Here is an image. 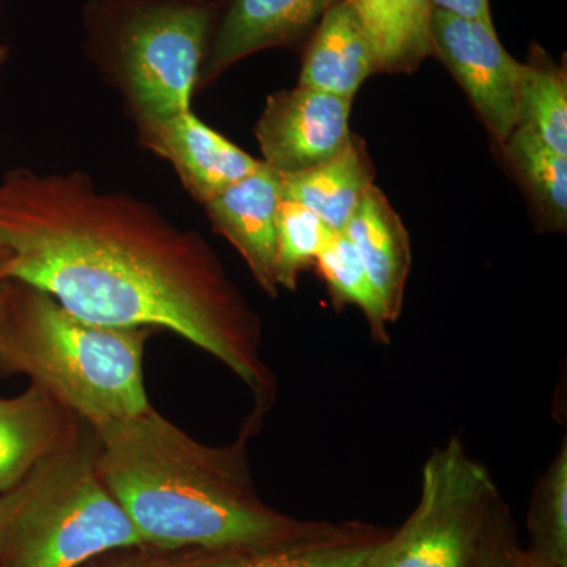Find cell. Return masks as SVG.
Returning <instances> with one entry per match:
<instances>
[{
    "label": "cell",
    "mask_w": 567,
    "mask_h": 567,
    "mask_svg": "<svg viewBox=\"0 0 567 567\" xmlns=\"http://www.w3.org/2000/svg\"><path fill=\"white\" fill-rule=\"evenodd\" d=\"M10 292V281H0V320H2L3 309H6L7 297Z\"/></svg>",
    "instance_id": "4316f807"
},
{
    "label": "cell",
    "mask_w": 567,
    "mask_h": 567,
    "mask_svg": "<svg viewBox=\"0 0 567 567\" xmlns=\"http://www.w3.org/2000/svg\"><path fill=\"white\" fill-rule=\"evenodd\" d=\"M499 498L487 466L453 439L423 466L416 509L391 533L379 567H473L488 511Z\"/></svg>",
    "instance_id": "8992f818"
},
{
    "label": "cell",
    "mask_w": 567,
    "mask_h": 567,
    "mask_svg": "<svg viewBox=\"0 0 567 567\" xmlns=\"http://www.w3.org/2000/svg\"><path fill=\"white\" fill-rule=\"evenodd\" d=\"M432 55L451 71L484 126L503 144L517 126L522 63L507 54L494 25L434 10Z\"/></svg>",
    "instance_id": "52a82bcc"
},
{
    "label": "cell",
    "mask_w": 567,
    "mask_h": 567,
    "mask_svg": "<svg viewBox=\"0 0 567 567\" xmlns=\"http://www.w3.org/2000/svg\"><path fill=\"white\" fill-rule=\"evenodd\" d=\"M81 567H181L174 551L142 546L107 551Z\"/></svg>",
    "instance_id": "cb8c5ba5"
},
{
    "label": "cell",
    "mask_w": 567,
    "mask_h": 567,
    "mask_svg": "<svg viewBox=\"0 0 567 567\" xmlns=\"http://www.w3.org/2000/svg\"><path fill=\"white\" fill-rule=\"evenodd\" d=\"M212 20V7L194 0L93 3V35L117 66L140 125L192 111Z\"/></svg>",
    "instance_id": "5b68a950"
},
{
    "label": "cell",
    "mask_w": 567,
    "mask_h": 567,
    "mask_svg": "<svg viewBox=\"0 0 567 567\" xmlns=\"http://www.w3.org/2000/svg\"><path fill=\"white\" fill-rule=\"evenodd\" d=\"M352 102L303 85L268 96L256 126L262 162L279 174L327 162L352 136Z\"/></svg>",
    "instance_id": "ba28073f"
},
{
    "label": "cell",
    "mask_w": 567,
    "mask_h": 567,
    "mask_svg": "<svg viewBox=\"0 0 567 567\" xmlns=\"http://www.w3.org/2000/svg\"><path fill=\"white\" fill-rule=\"evenodd\" d=\"M0 281L43 290L87 322L182 336L252 391L254 427L274 405L259 316L212 246L151 204L82 173L17 171L0 182Z\"/></svg>",
    "instance_id": "6da1fadb"
},
{
    "label": "cell",
    "mask_w": 567,
    "mask_h": 567,
    "mask_svg": "<svg viewBox=\"0 0 567 567\" xmlns=\"http://www.w3.org/2000/svg\"><path fill=\"white\" fill-rule=\"evenodd\" d=\"M518 547L513 516L499 496L488 511L473 567H518Z\"/></svg>",
    "instance_id": "603a6c76"
},
{
    "label": "cell",
    "mask_w": 567,
    "mask_h": 567,
    "mask_svg": "<svg viewBox=\"0 0 567 567\" xmlns=\"http://www.w3.org/2000/svg\"><path fill=\"white\" fill-rule=\"evenodd\" d=\"M281 174L262 162L249 175L204 205L213 230L240 252L265 293L278 297L276 282V210Z\"/></svg>",
    "instance_id": "8fae6325"
},
{
    "label": "cell",
    "mask_w": 567,
    "mask_h": 567,
    "mask_svg": "<svg viewBox=\"0 0 567 567\" xmlns=\"http://www.w3.org/2000/svg\"><path fill=\"white\" fill-rule=\"evenodd\" d=\"M7 54H9V50L0 43V70H2L3 62H6Z\"/></svg>",
    "instance_id": "f1b7e54d"
},
{
    "label": "cell",
    "mask_w": 567,
    "mask_h": 567,
    "mask_svg": "<svg viewBox=\"0 0 567 567\" xmlns=\"http://www.w3.org/2000/svg\"><path fill=\"white\" fill-rule=\"evenodd\" d=\"M344 234L363 262L388 322H395L412 270V246L401 216L382 189L374 185L365 193Z\"/></svg>",
    "instance_id": "5bb4252c"
},
{
    "label": "cell",
    "mask_w": 567,
    "mask_h": 567,
    "mask_svg": "<svg viewBox=\"0 0 567 567\" xmlns=\"http://www.w3.org/2000/svg\"><path fill=\"white\" fill-rule=\"evenodd\" d=\"M74 417L37 385L14 398H0V495L69 445L80 432Z\"/></svg>",
    "instance_id": "4fadbf2b"
},
{
    "label": "cell",
    "mask_w": 567,
    "mask_h": 567,
    "mask_svg": "<svg viewBox=\"0 0 567 567\" xmlns=\"http://www.w3.org/2000/svg\"><path fill=\"white\" fill-rule=\"evenodd\" d=\"M142 546L96 470L95 432H78L0 495V567H81Z\"/></svg>",
    "instance_id": "277c9868"
},
{
    "label": "cell",
    "mask_w": 567,
    "mask_h": 567,
    "mask_svg": "<svg viewBox=\"0 0 567 567\" xmlns=\"http://www.w3.org/2000/svg\"><path fill=\"white\" fill-rule=\"evenodd\" d=\"M377 73H413L432 55V0H352Z\"/></svg>",
    "instance_id": "e0dca14e"
},
{
    "label": "cell",
    "mask_w": 567,
    "mask_h": 567,
    "mask_svg": "<svg viewBox=\"0 0 567 567\" xmlns=\"http://www.w3.org/2000/svg\"><path fill=\"white\" fill-rule=\"evenodd\" d=\"M528 532L537 558L567 567V443L537 481L528 513Z\"/></svg>",
    "instance_id": "44dd1931"
},
{
    "label": "cell",
    "mask_w": 567,
    "mask_h": 567,
    "mask_svg": "<svg viewBox=\"0 0 567 567\" xmlns=\"http://www.w3.org/2000/svg\"><path fill=\"white\" fill-rule=\"evenodd\" d=\"M194 2H208V0H194Z\"/></svg>",
    "instance_id": "f546056e"
},
{
    "label": "cell",
    "mask_w": 567,
    "mask_h": 567,
    "mask_svg": "<svg viewBox=\"0 0 567 567\" xmlns=\"http://www.w3.org/2000/svg\"><path fill=\"white\" fill-rule=\"evenodd\" d=\"M390 529L363 522H311L303 532L252 546L174 551L181 567H379Z\"/></svg>",
    "instance_id": "9c48e42d"
},
{
    "label": "cell",
    "mask_w": 567,
    "mask_h": 567,
    "mask_svg": "<svg viewBox=\"0 0 567 567\" xmlns=\"http://www.w3.org/2000/svg\"><path fill=\"white\" fill-rule=\"evenodd\" d=\"M371 74H377L371 43L352 0H341L316 25L298 85L353 100Z\"/></svg>",
    "instance_id": "9a60e30c"
},
{
    "label": "cell",
    "mask_w": 567,
    "mask_h": 567,
    "mask_svg": "<svg viewBox=\"0 0 567 567\" xmlns=\"http://www.w3.org/2000/svg\"><path fill=\"white\" fill-rule=\"evenodd\" d=\"M7 259H9V252H7V249L0 245V274H2V268L3 265H6Z\"/></svg>",
    "instance_id": "83f0119b"
},
{
    "label": "cell",
    "mask_w": 567,
    "mask_h": 567,
    "mask_svg": "<svg viewBox=\"0 0 567 567\" xmlns=\"http://www.w3.org/2000/svg\"><path fill=\"white\" fill-rule=\"evenodd\" d=\"M0 2H2V0H0Z\"/></svg>",
    "instance_id": "4dcf8cb0"
},
{
    "label": "cell",
    "mask_w": 567,
    "mask_h": 567,
    "mask_svg": "<svg viewBox=\"0 0 567 567\" xmlns=\"http://www.w3.org/2000/svg\"><path fill=\"white\" fill-rule=\"evenodd\" d=\"M140 128L145 147L171 162L186 192L203 205L256 173L262 164L205 125L192 111L166 121L141 123Z\"/></svg>",
    "instance_id": "30bf717a"
},
{
    "label": "cell",
    "mask_w": 567,
    "mask_h": 567,
    "mask_svg": "<svg viewBox=\"0 0 567 567\" xmlns=\"http://www.w3.org/2000/svg\"><path fill=\"white\" fill-rule=\"evenodd\" d=\"M511 166L550 230L567 226V156L559 155L537 134L516 126L505 142Z\"/></svg>",
    "instance_id": "ac0fdd59"
},
{
    "label": "cell",
    "mask_w": 567,
    "mask_h": 567,
    "mask_svg": "<svg viewBox=\"0 0 567 567\" xmlns=\"http://www.w3.org/2000/svg\"><path fill=\"white\" fill-rule=\"evenodd\" d=\"M338 2L341 0H230L205 54L200 80H215L254 52L295 43Z\"/></svg>",
    "instance_id": "7c38bea8"
},
{
    "label": "cell",
    "mask_w": 567,
    "mask_h": 567,
    "mask_svg": "<svg viewBox=\"0 0 567 567\" xmlns=\"http://www.w3.org/2000/svg\"><path fill=\"white\" fill-rule=\"evenodd\" d=\"M372 186L374 167L363 140L353 133L344 148L327 162L300 173L281 174V197L303 205L333 233H344Z\"/></svg>",
    "instance_id": "2e32d148"
},
{
    "label": "cell",
    "mask_w": 567,
    "mask_h": 567,
    "mask_svg": "<svg viewBox=\"0 0 567 567\" xmlns=\"http://www.w3.org/2000/svg\"><path fill=\"white\" fill-rule=\"evenodd\" d=\"M152 333L87 322L50 293L10 281L0 320V371L28 375L95 429L151 409L142 363Z\"/></svg>",
    "instance_id": "3957f363"
},
{
    "label": "cell",
    "mask_w": 567,
    "mask_h": 567,
    "mask_svg": "<svg viewBox=\"0 0 567 567\" xmlns=\"http://www.w3.org/2000/svg\"><path fill=\"white\" fill-rule=\"evenodd\" d=\"M517 126L537 134L548 147L567 156V80L543 50L522 63L517 87Z\"/></svg>",
    "instance_id": "d6986e66"
},
{
    "label": "cell",
    "mask_w": 567,
    "mask_h": 567,
    "mask_svg": "<svg viewBox=\"0 0 567 567\" xmlns=\"http://www.w3.org/2000/svg\"><path fill=\"white\" fill-rule=\"evenodd\" d=\"M315 265L323 276L334 305H353L360 308L371 327L372 338L388 344L390 322L349 237L344 233L331 235Z\"/></svg>",
    "instance_id": "ffe728a7"
},
{
    "label": "cell",
    "mask_w": 567,
    "mask_h": 567,
    "mask_svg": "<svg viewBox=\"0 0 567 567\" xmlns=\"http://www.w3.org/2000/svg\"><path fill=\"white\" fill-rule=\"evenodd\" d=\"M333 230L303 205L279 200L276 210V282L279 289L295 292L298 276L316 264Z\"/></svg>",
    "instance_id": "7402d4cb"
},
{
    "label": "cell",
    "mask_w": 567,
    "mask_h": 567,
    "mask_svg": "<svg viewBox=\"0 0 567 567\" xmlns=\"http://www.w3.org/2000/svg\"><path fill=\"white\" fill-rule=\"evenodd\" d=\"M0 372H2V371H0Z\"/></svg>",
    "instance_id": "1f68e13d"
},
{
    "label": "cell",
    "mask_w": 567,
    "mask_h": 567,
    "mask_svg": "<svg viewBox=\"0 0 567 567\" xmlns=\"http://www.w3.org/2000/svg\"><path fill=\"white\" fill-rule=\"evenodd\" d=\"M517 565L518 567H558L537 558L532 551L524 550L522 547H518L517 550Z\"/></svg>",
    "instance_id": "484cf974"
},
{
    "label": "cell",
    "mask_w": 567,
    "mask_h": 567,
    "mask_svg": "<svg viewBox=\"0 0 567 567\" xmlns=\"http://www.w3.org/2000/svg\"><path fill=\"white\" fill-rule=\"evenodd\" d=\"M434 10L494 25L488 0H432Z\"/></svg>",
    "instance_id": "d4e9b609"
},
{
    "label": "cell",
    "mask_w": 567,
    "mask_h": 567,
    "mask_svg": "<svg viewBox=\"0 0 567 567\" xmlns=\"http://www.w3.org/2000/svg\"><path fill=\"white\" fill-rule=\"evenodd\" d=\"M92 431L100 477L144 546L163 551L252 546L311 524L279 513L257 494L246 429L233 445L208 446L151 406Z\"/></svg>",
    "instance_id": "7a4b0ae2"
}]
</instances>
